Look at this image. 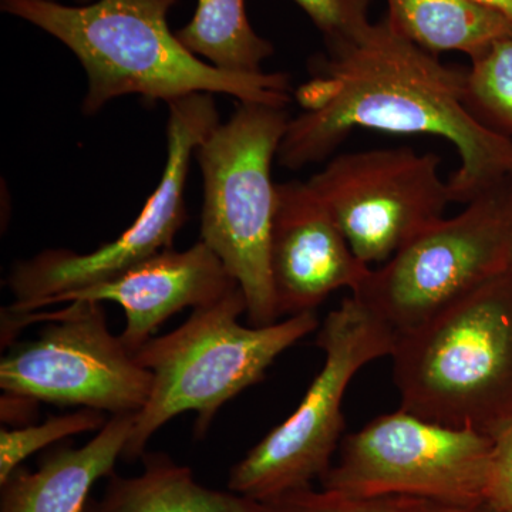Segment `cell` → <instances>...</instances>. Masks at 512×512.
I'll return each instance as SVG.
<instances>
[{
	"label": "cell",
	"mask_w": 512,
	"mask_h": 512,
	"mask_svg": "<svg viewBox=\"0 0 512 512\" xmlns=\"http://www.w3.org/2000/svg\"><path fill=\"white\" fill-rule=\"evenodd\" d=\"M296 92L303 111L289 120L279 164L320 163L356 130L446 138L460 165L447 180L451 202L467 205L512 178V141L484 126L466 104L467 69L400 35L386 18L326 46Z\"/></svg>",
	"instance_id": "obj_1"
},
{
	"label": "cell",
	"mask_w": 512,
	"mask_h": 512,
	"mask_svg": "<svg viewBox=\"0 0 512 512\" xmlns=\"http://www.w3.org/2000/svg\"><path fill=\"white\" fill-rule=\"evenodd\" d=\"M180 0H0V9L56 37L87 76L83 113L93 116L117 97L138 94L165 103L197 93H222L241 103L285 107L289 76L237 74L202 62L168 26Z\"/></svg>",
	"instance_id": "obj_2"
},
{
	"label": "cell",
	"mask_w": 512,
	"mask_h": 512,
	"mask_svg": "<svg viewBox=\"0 0 512 512\" xmlns=\"http://www.w3.org/2000/svg\"><path fill=\"white\" fill-rule=\"evenodd\" d=\"M400 409L493 437L512 419V274L505 271L397 336Z\"/></svg>",
	"instance_id": "obj_3"
},
{
	"label": "cell",
	"mask_w": 512,
	"mask_h": 512,
	"mask_svg": "<svg viewBox=\"0 0 512 512\" xmlns=\"http://www.w3.org/2000/svg\"><path fill=\"white\" fill-rule=\"evenodd\" d=\"M242 313L247 301L239 286L138 350L134 356L153 373V389L136 414L123 460L143 457L148 440L181 413H197L195 433L202 436L225 403L258 383L276 357L319 326L315 312H303L247 328L238 322Z\"/></svg>",
	"instance_id": "obj_4"
},
{
	"label": "cell",
	"mask_w": 512,
	"mask_h": 512,
	"mask_svg": "<svg viewBox=\"0 0 512 512\" xmlns=\"http://www.w3.org/2000/svg\"><path fill=\"white\" fill-rule=\"evenodd\" d=\"M289 120L285 107L241 103L195 151L204 178L201 241L241 286L255 328L279 320L269 269L276 202L272 163Z\"/></svg>",
	"instance_id": "obj_5"
},
{
	"label": "cell",
	"mask_w": 512,
	"mask_h": 512,
	"mask_svg": "<svg viewBox=\"0 0 512 512\" xmlns=\"http://www.w3.org/2000/svg\"><path fill=\"white\" fill-rule=\"evenodd\" d=\"M397 336L356 298L343 299L319 330L325 363L295 412L232 467L231 493L262 501L312 487L329 470L345 419L342 403L362 367L392 355Z\"/></svg>",
	"instance_id": "obj_6"
},
{
	"label": "cell",
	"mask_w": 512,
	"mask_h": 512,
	"mask_svg": "<svg viewBox=\"0 0 512 512\" xmlns=\"http://www.w3.org/2000/svg\"><path fill=\"white\" fill-rule=\"evenodd\" d=\"M49 322L36 339L16 343L0 362L3 392L37 402L116 414L146 406L153 373L114 336L101 302L76 301L52 312L2 311V346L20 329Z\"/></svg>",
	"instance_id": "obj_7"
},
{
	"label": "cell",
	"mask_w": 512,
	"mask_h": 512,
	"mask_svg": "<svg viewBox=\"0 0 512 512\" xmlns=\"http://www.w3.org/2000/svg\"><path fill=\"white\" fill-rule=\"evenodd\" d=\"M511 237L508 178L456 217L424 229L382 268L370 271L352 296L394 335H403L508 271Z\"/></svg>",
	"instance_id": "obj_8"
},
{
	"label": "cell",
	"mask_w": 512,
	"mask_h": 512,
	"mask_svg": "<svg viewBox=\"0 0 512 512\" xmlns=\"http://www.w3.org/2000/svg\"><path fill=\"white\" fill-rule=\"evenodd\" d=\"M493 437L421 419L400 409L346 436L325 490L375 497L412 495L443 503L483 505Z\"/></svg>",
	"instance_id": "obj_9"
},
{
	"label": "cell",
	"mask_w": 512,
	"mask_h": 512,
	"mask_svg": "<svg viewBox=\"0 0 512 512\" xmlns=\"http://www.w3.org/2000/svg\"><path fill=\"white\" fill-rule=\"evenodd\" d=\"M168 110L167 164L160 184L133 225L119 238L87 254L47 249L18 262L8 278L15 302L5 311H39L55 296L97 284L173 248L175 235L187 220L184 191L192 157L220 124V116L210 93L171 101Z\"/></svg>",
	"instance_id": "obj_10"
},
{
	"label": "cell",
	"mask_w": 512,
	"mask_h": 512,
	"mask_svg": "<svg viewBox=\"0 0 512 512\" xmlns=\"http://www.w3.org/2000/svg\"><path fill=\"white\" fill-rule=\"evenodd\" d=\"M441 158L413 148L340 154L308 184L342 229L357 258L386 264L443 218L451 202Z\"/></svg>",
	"instance_id": "obj_11"
},
{
	"label": "cell",
	"mask_w": 512,
	"mask_h": 512,
	"mask_svg": "<svg viewBox=\"0 0 512 512\" xmlns=\"http://www.w3.org/2000/svg\"><path fill=\"white\" fill-rule=\"evenodd\" d=\"M269 269L279 318L315 312L335 291H355L372 269L350 248L311 185L276 184Z\"/></svg>",
	"instance_id": "obj_12"
},
{
	"label": "cell",
	"mask_w": 512,
	"mask_h": 512,
	"mask_svg": "<svg viewBox=\"0 0 512 512\" xmlns=\"http://www.w3.org/2000/svg\"><path fill=\"white\" fill-rule=\"evenodd\" d=\"M237 288L238 282L217 254L198 241L184 251L164 249L121 274L55 296L40 309L76 301L119 303L127 319L120 338L136 355L174 313L210 305Z\"/></svg>",
	"instance_id": "obj_13"
},
{
	"label": "cell",
	"mask_w": 512,
	"mask_h": 512,
	"mask_svg": "<svg viewBox=\"0 0 512 512\" xmlns=\"http://www.w3.org/2000/svg\"><path fill=\"white\" fill-rule=\"evenodd\" d=\"M137 413L116 414L83 447H57L36 471L19 467L0 484V512H87L90 491L111 477Z\"/></svg>",
	"instance_id": "obj_14"
},
{
	"label": "cell",
	"mask_w": 512,
	"mask_h": 512,
	"mask_svg": "<svg viewBox=\"0 0 512 512\" xmlns=\"http://www.w3.org/2000/svg\"><path fill=\"white\" fill-rule=\"evenodd\" d=\"M386 19L421 49L466 53L470 59L512 35V22L474 0H387Z\"/></svg>",
	"instance_id": "obj_15"
},
{
	"label": "cell",
	"mask_w": 512,
	"mask_h": 512,
	"mask_svg": "<svg viewBox=\"0 0 512 512\" xmlns=\"http://www.w3.org/2000/svg\"><path fill=\"white\" fill-rule=\"evenodd\" d=\"M143 473L109 477L103 497L87 512H239L241 495L198 484L191 468L164 453H144Z\"/></svg>",
	"instance_id": "obj_16"
},
{
	"label": "cell",
	"mask_w": 512,
	"mask_h": 512,
	"mask_svg": "<svg viewBox=\"0 0 512 512\" xmlns=\"http://www.w3.org/2000/svg\"><path fill=\"white\" fill-rule=\"evenodd\" d=\"M177 37L195 56L229 73H264L262 63L274 55L271 42L252 29L245 0H198Z\"/></svg>",
	"instance_id": "obj_17"
},
{
	"label": "cell",
	"mask_w": 512,
	"mask_h": 512,
	"mask_svg": "<svg viewBox=\"0 0 512 512\" xmlns=\"http://www.w3.org/2000/svg\"><path fill=\"white\" fill-rule=\"evenodd\" d=\"M239 512H494L487 504L458 505L412 497V495H375L356 497L312 487L255 501L242 497Z\"/></svg>",
	"instance_id": "obj_18"
},
{
	"label": "cell",
	"mask_w": 512,
	"mask_h": 512,
	"mask_svg": "<svg viewBox=\"0 0 512 512\" xmlns=\"http://www.w3.org/2000/svg\"><path fill=\"white\" fill-rule=\"evenodd\" d=\"M466 104L484 126L512 141V35L471 59Z\"/></svg>",
	"instance_id": "obj_19"
},
{
	"label": "cell",
	"mask_w": 512,
	"mask_h": 512,
	"mask_svg": "<svg viewBox=\"0 0 512 512\" xmlns=\"http://www.w3.org/2000/svg\"><path fill=\"white\" fill-rule=\"evenodd\" d=\"M107 423L99 410L83 409L79 412L49 417L40 424L3 429L0 431V484L22 466L26 458L37 451L59 443L73 434L100 430Z\"/></svg>",
	"instance_id": "obj_20"
},
{
	"label": "cell",
	"mask_w": 512,
	"mask_h": 512,
	"mask_svg": "<svg viewBox=\"0 0 512 512\" xmlns=\"http://www.w3.org/2000/svg\"><path fill=\"white\" fill-rule=\"evenodd\" d=\"M322 33L325 45L359 35L370 25L372 0H293Z\"/></svg>",
	"instance_id": "obj_21"
},
{
	"label": "cell",
	"mask_w": 512,
	"mask_h": 512,
	"mask_svg": "<svg viewBox=\"0 0 512 512\" xmlns=\"http://www.w3.org/2000/svg\"><path fill=\"white\" fill-rule=\"evenodd\" d=\"M485 503L494 512H512V419L493 434Z\"/></svg>",
	"instance_id": "obj_22"
},
{
	"label": "cell",
	"mask_w": 512,
	"mask_h": 512,
	"mask_svg": "<svg viewBox=\"0 0 512 512\" xmlns=\"http://www.w3.org/2000/svg\"><path fill=\"white\" fill-rule=\"evenodd\" d=\"M37 403H39L37 400L20 396V394H3L0 402L3 423L19 424V427L28 426L33 414L36 413Z\"/></svg>",
	"instance_id": "obj_23"
},
{
	"label": "cell",
	"mask_w": 512,
	"mask_h": 512,
	"mask_svg": "<svg viewBox=\"0 0 512 512\" xmlns=\"http://www.w3.org/2000/svg\"><path fill=\"white\" fill-rule=\"evenodd\" d=\"M480 5L487 6V8L497 10L505 18L512 22V0H474Z\"/></svg>",
	"instance_id": "obj_24"
},
{
	"label": "cell",
	"mask_w": 512,
	"mask_h": 512,
	"mask_svg": "<svg viewBox=\"0 0 512 512\" xmlns=\"http://www.w3.org/2000/svg\"><path fill=\"white\" fill-rule=\"evenodd\" d=\"M508 271H510L512 274V237L510 244V252H508Z\"/></svg>",
	"instance_id": "obj_25"
},
{
	"label": "cell",
	"mask_w": 512,
	"mask_h": 512,
	"mask_svg": "<svg viewBox=\"0 0 512 512\" xmlns=\"http://www.w3.org/2000/svg\"><path fill=\"white\" fill-rule=\"evenodd\" d=\"M53 2H57V0H53ZM94 2V0H74L77 6L89 5V3Z\"/></svg>",
	"instance_id": "obj_26"
}]
</instances>
